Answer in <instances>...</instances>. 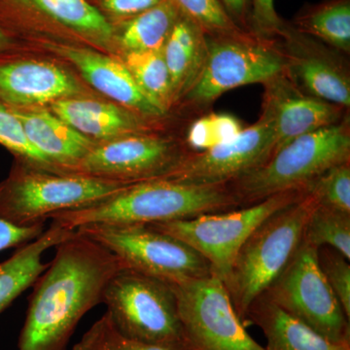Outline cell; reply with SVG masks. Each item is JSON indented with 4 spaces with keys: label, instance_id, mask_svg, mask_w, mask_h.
Returning <instances> with one entry per match:
<instances>
[{
    "label": "cell",
    "instance_id": "cell-25",
    "mask_svg": "<svg viewBox=\"0 0 350 350\" xmlns=\"http://www.w3.org/2000/svg\"><path fill=\"white\" fill-rule=\"evenodd\" d=\"M140 91L163 112L174 107L172 80L163 49L122 56Z\"/></svg>",
    "mask_w": 350,
    "mask_h": 350
},
{
    "label": "cell",
    "instance_id": "cell-31",
    "mask_svg": "<svg viewBox=\"0 0 350 350\" xmlns=\"http://www.w3.org/2000/svg\"><path fill=\"white\" fill-rule=\"evenodd\" d=\"M0 145L12 152L23 165L57 172L49 161L29 144L19 118L12 108L2 101H0Z\"/></svg>",
    "mask_w": 350,
    "mask_h": 350
},
{
    "label": "cell",
    "instance_id": "cell-6",
    "mask_svg": "<svg viewBox=\"0 0 350 350\" xmlns=\"http://www.w3.org/2000/svg\"><path fill=\"white\" fill-rule=\"evenodd\" d=\"M75 231L112 253L124 269L172 285L213 273L194 248L149 225H88Z\"/></svg>",
    "mask_w": 350,
    "mask_h": 350
},
{
    "label": "cell",
    "instance_id": "cell-35",
    "mask_svg": "<svg viewBox=\"0 0 350 350\" xmlns=\"http://www.w3.org/2000/svg\"><path fill=\"white\" fill-rule=\"evenodd\" d=\"M96 8L113 24L135 17L153 8L163 0H94Z\"/></svg>",
    "mask_w": 350,
    "mask_h": 350
},
{
    "label": "cell",
    "instance_id": "cell-20",
    "mask_svg": "<svg viewBox=\"0 0 350 350\" xmlns=\"http://www.w3.org/2000/svg\"><path fill=\"white\" fill-rule=\"evenodd\" d=\"M68 29L100 51L116 52L113 25L88 0H5Z\"/></svg>",
    "mask_w": 350,
    "mask_h": 350
},
{
    "label": "cell",
    "instance_id": "cell-30",
    "mask_svg": "<svg viewBox=\"0 0 350 350\" xmlns=\"http://www.w3.org/2000/svg\"><path fill=\"white\" fill-rule=\"evenodd\" d=\"M243 129L241 122L234 115L211 113L191 124L185 144L192 152L207 150L230 142Z\"/></svg>",
    "mask_w": 350,
    "mask_h": 350
},
{
    "label": "cell",
    "instance_id": "cell-2",
    "mask_svg": "<svg viewBox=\"0 0 350 350\" xmlns=\"http://www.w3.org/2000/svg\"><path fill=\"white\" fill-rule=\"evenodd\" d=\"M228 185L197 186L169 178L135 182L93 206L52 214L68 230L83 226L154 225L239 208Z\"/></svg>",
    "mask_w": 350,
    "mask_h": 350
},
{
    "label": "cell",
    "instance_id": "cell-26",
    "mask_svg": "<svg viewBox=\"0 0 350 350\" xmlns=\"http://www.w3.org/2000/svg\"><path fill=\"white\" fill-rule=\"evenodd\" d=\"M301 31L321 39L338 51L350 52V4L336 0L315 9L298 22Z\"/></svg>",
    "mask_w": 350,
    "mask_h": 350
},
{
    "label": "cell",
    "instance_id": "cell-10",
    "mask_svg": "<svg viewBox=\"0 0 350 350\" xmlns=\"http://www.w3.org/2000/svg\"><path fill=\"white\" fill-rule=\"evenodd\" d=\"M262 295L331 342L350 345V320L319 268L317 248L303 239Z\"/></svg>",
    "mask_w": 350,
    "mask_h": 350
},
{
    "label": "cell",
    "instance_id": "cell-17",
    "mask_svg": "<svg viewBox=\"0 0 350 350\" xmlns=\"http://www.w3.org/2000/svg\"><path fill=\"white\" fill-rule=\"evenodd\" d=\"M50 110L96 144L149 130V119L117 103L85 94L55 101Z\"/></svg>",
    "mask_w": 350,
    "mask_h": 350
},
{
    "label": "cell",
    "instance_id": "cell-11",
    "mask_svg": "<svg viewBox=\"0 0 350 350\" xmlns=\"http://www.w3.org/2000/svg\"><path fill=\"white\" fill-rule=\"evenodd\" d=\"M172 287L188 350H266L246 331L218 276L211 273Z\"/></svg>",
    "mask_w": 350,
    "mask_h": 350
},
{
    "label": "cell",
    "instance_id": "cell-28",
    "mask_svg": "<svg viewBox=\"0 0 350 350\" xmlns=\"http://www.w3.org/2000/svg\"><path fill=\"white\" fill-rule=\"evenodd\" d=\"M72 350H188L185 345H158L126 337L107 312L83 335Z\"/></svg>",
    "mask_w": 350,
    "mask_h": 350
},
{
    "label": "cell",
    "instance_id": "cell-12",
    "mask_svg": "<svg viewBox=\"0 0 350 350\" xmlns=\"http://www.w3.org/2000/svg\"><path fill=\"white\" fill-rule=\"evenodd\" d=\"M190 152L186 144L152 133L126 135L96 144L72 174L124 183L163 178Z\"/></svg>",
    "mask_w": 350,
    "mask_h": 350
},
{
    "label": "cell",
    "instance_id": "cell-27",
    "mask_svg": "<svg viewBox=\"0 0 350 350\" xmlns=\"http://www.w3.org/2000/svg\"><path fill=\"white\" fill-rule=\"evenodd\" d=\"M301 239L315 248L329 246L350 260V213L315 206Z\"/></svg>",
    "mask_w": 350,
    "mask_h": 350
},
{
    "label": "cell",
    "instance_id": "cell-7",
    "mask_svg": "<svg viewBox=\"0 0 350 350\" xmlns=\"http://www.w3.org/2000/svg\"><path fill=\"white\" fill-rule=\"evenodd\" d=\"M113 324L126 337L158 345H185L170 283L122 269L103 290V301Z\"/></svg>",
    "mask_w": 350,
    "mask_h": 350
},
{
    "label": "cell",
    "instance_id": "cell-16",
    "mask_svg": "<svg viewBox=\"0 0 350 350\" xmlns=\"http://www.w3.org/2000/svg\"><path fill=\"white\" fill-rule=\"evenodd\" d=\"M85 92L75 76L57 64L36 59L0 63V101L12 109H39Z\"/></svg>",
    "mask_w": 350,
    "mask_h": 350
},
{
    "label": "cell",
    "instance_id": "cell-34",
    "mask_svg": "<svg viewBox=\"0 0 350 350\" xmlns=\"http://www.w3.org/2000/svg\"><path fill=\"white\" fill-rule=\"evenodd\" d=\"M251 25L254 36L262 39L280 34L285 27L275 8V0H251Z\"/></svg>",
    "mask_w": 350,
    "mask_h": 350
},
{
    "label": "cell",
    "instance_id": "cell-1",
    "mask_svg": "<svg viewBox=\"0 0 350 350\" xmlns=\"http://www.w3.org/2000/svg\"><path fill=\"white\" fill-rule=\"evenodd\" d=\"M56 247L33 284L18 350H68L76 327L101 304L108 282L124 269L112 253L76 231Z\"/></svg>",
    "mask_w": 350,
    "mask_h": 350
},
{
    "label": "cell",
    "instance_id": "cell-8",
    "mask_svg": "<svg viewBox=\"0 0 350 350\" xmlns=\"http://www.w3.org/2000/svg\"><path fill=\"white\" fill-rule=\"evenodd\" d=\"M282 48L268 39L239 33L207 36V54L199 77L181 101L206 107L236 88L265 83L286 71Z\"/></svg>",
    "mask_w": 350,
    "mask_h": 350
},
{
    "label": "cell",
    "instance_id": "cell-29",
    "mask_svg": "<svg viewBox=\"0 0 350 350\" xmlns=\"http://www.w3.org/2000/svg\"><path fill=\"white\" fill-rule=\"evenodd\" d=\"M317 206L350 213V162L340 163L304 187Z\"/></svg>",
    "mask_w": 350,
    "mask_h": 350
},
{
    "label": "cell",
    "instance_id": "cell-18",
    "mask_svg": "<svg viewBox=\"0 0 350 350\" xmlns=\"http://www.w3.org/2000/svg\"><path fill=\"white\" fill-rule=\"evenodd\" d=\"M282 36L287 38L288 75L305 93L338 107H350V79L347 70L336 59L319 51L308 49L286 29Z\"/></svg>",
    "mask_w": 350,
    "mask_h": 350
},
{
    "label": "cell",
    "instance_id": "cell-9",
    "mask_svg": "<svg viewBox=\"0 0 350 350\" xmlns=\"http://www.w3.org/2000/svg\"><path fill=\"white\" fill-rule=\"evenodd\" d=\"M304 194V188L288 191L251 206L149 226L194 248L209 262L211 273L225 283L234 258L248 237L267 218Z\"/></svg>",
    "mask_w": 350,
    "mask_h": 350
},
{
    "label": "cell",
    "instance_id": "cell-5",
    "mask_svg": "<svg viewBox=\"0 0 350 350\" xmlns=\"http://www.w3.org/2000/svg\"><path fill=\"white\" fill-rule=\"evenodd\" d=\"M131 183L23 165L0 183V217L17 226L45 223L52 214L93 206Z\"/></svg>",
    "mask_w": 350,
    "mask_h": 350
},
{
    "label": "cell",
    "instance_id": "cell-3",
    "mask_svg": "<svg viewBox=\"0 0 350 350\" xmlns=\"http://www.w3.org/2000/svg\"><path fill=\"white\" fill-rule=\"evenodd\" d=\"M315 206L305 192L267 218L239 248L225 285L243 324L251 305L273 284L300 245Z\"/></svg>",
    "mask_w": 350,
    "mask_h": 350
},
{
    "label": "cell",
    "instance_id": "cell-24",
    "mask_svg": "<svg viewBox=\"0 0 350 350\" xmlns=\"http://www.w3.org/2000/svg\"><path fill=\"white\" fill-rule=\"evenodd\" d=\"M180 11L172 0L142 14L113 24L115 49L122 56L163 49Z\"/></svg>",
    "mask_w": 350,
    "mask_h": 350
},
{
    "label": "cell",
    "instance_id": "cell-33",
    "mask_svg": "<svg viewBox=\"0 0 350 350\" xmlns=\"http://www.w3.org/2000/svg\"><path fill=\"white\" fill-rule=\"evenodd\" d=\"M317 261L327 282L350 320V264L342 253L329 247L317 248Z\"/></svg>",
    "mask_w": 350,
    "mask_h": 350
},
{
    "label": "cell",
    "instance_id": "cell-32",
    "mask_svg": "<svg viewBox=\"0 0 350 350\" xmlns=\"http://www.w3.org/2000/svg\"><path fill=\"white\" fill-rule=\"evenodd\" d=\"M181 14L190 18L209 36L244 32L225 10L220 0H172Z\"/></svg>",
    "mask_w": 350,
    "mask_h": 350
},
{
    "label": "cell",
    "instance_id": "cell-37",
    "mask_svg": "<svg viewBox=\"0 0 350 350\" xmlns=\"http://www.w3.org/2000/svg\"><path fill=\"white\" fill-rule=\"evenodd\" d=\"M220 1L230 17L237 25H238V22H243L250 0H220Z\"/></svg>",
    "mask_w": 350,
    "mask_h": 350
},
{
    "label": "cell",
    "instance_id": "cell-22",
    "mask_svg": "<svg viewBox=\"0 0 350 350\" xmlns=\"http://www.w3.org/2000/svg\"><path fill=\"white\" fill-rule=\"evenodd\" d=\"M75 234V230L52 222L38 238L20 246L12 256L0 262V313L32 286L49 267L48 262L42 261L44 253Z\"/></svg>",
    "mask_w": 350,
    "mask_h": 350
},
{
    "label": "cell",
    "instance_id": "cell-13",
    "mask_svg": "<svg viewBox=\"0 0 350 350\" xmlns=\"http://www.w3.org/2000/svg\"><path fill=\"white\" fill-rule=\"evenodd\" d=\"M273 120L262 110L253 125L213 148L188 154L163 178L197 186L228 185L257 169L275 153Z\"/></svg>",
    "mask_w": 350,
    "mask_h": 350
},
{
    "label": "cell",
    "instance_id": "cell-14",
    "mask_svg": "<svg viewBox=\"0 0 350 350\" xmlns=\"http://www.w3.org/2000/svg\"><path fill=\"white\" fill-rule=\"evenodd\" d=\"M262 85V110L271 115L275 126V153L295 138L334 125L345 117L344 108L305 93L287 70Z\"/></svg>",
    "mask_w": 350,
    "mask_h": 350
},
{
    "label": "cell",
    "instance_id": "cell-15",
    "mask_svg": "<svg viewBox=\"0 0 350 350\" xmlns=\"http://www.w3.org/2000/svg\"><path fill=\"white\" fill-rule=\"evenodd\" d=\"M44 47L75 66L88 84L113 103L149 120L167 115L140 91L121 59L101 51L68 44L47 42Z\"/></svg>",
    "mask_w": 350,
    "mask_h": 350
},
{
    "label": "cell",
    "instance_id": "cell-21",
    "mask_svg": "<svg viewBox=\"0 0 350 350\" xmlns=\"http://www.w3.org/2000/svg\"><path fill=\"white\" fill-rule=\"evenodd\" d=\"M261 329L266 350H350L349 345L336 344L303 322L288 314L262 295L251 305L245 324Z\"/></svg>",
    "mask_w": 350,
    "mask_h": 350
},
{
    "label": "cell",
    "instance_id": "cell-38",
    "mask_svg": "<svg viewBox=\"0 0 350 350\" xmlns=\"http://www.w3.org/2000/svg\"><path fill=\"white\" fill-rule=\"evenodd\" d=\"M9 46H10V39L3 29L0 27V53L8 49Z\"/></svg>",
    "mask_w": 350,
    "mask_h": 350
},
{
    "label": "cell",
    "instance_id": "cell-4",
    "mask_svg": "<svg viewBox=\"0 0 350 350\" xmlns=\"http://www.w3.org/2000/svg\"><path fill=\"white\" fill-rule=\"evenodd\" d=\"M350 162L349 117L295 138L266 163L228 184L239 207L298 190L327 170Z\"/></svg>",
    "mask_w": 350,
    "mask_h": 350
},
{
    "label": "cell",
    "instance_id": "cell-23",
    "mask_svg": "<svg viewBox=\"0 0 350 350\" xmlns=\"http://www.w3.org/2000/svg\"><path fill=\"white\" fill-rule=\"evenodd\" d=\"M174 103L181 101L199 77L207 54V34L180 13L163 47Z\"/></svg>",
    "mask_w": 350,
    "mask_h": 350
},
{
    "label": "cell",
    "instance_id": "cell-19",
    "mask_svg": "<svg viewBox=\"0 0 350 350\" xmlns=\"http://www.w3.org/2000/svg\"><path fill=\"white\" fill-rule=\"evenodd\" d=\"M29 144L59 174H72L96 142L75 130L51 110H15Z\"/></svg>",
    "mask_w": 350,
    "mask_h": 350
},
{
    "label": "cell",
    "instance_id": "cell-36",
    "mask_svg": "<svg viewBox=\"0 0 350 350\" xmlns=\"http://www.w3.org/2000/svg\"><path fill=\"white\" fill-rule=\"evenodd\" d=\"M45 223L31 226H17L0 217V251L20 247L38 238L44 231Z\"/></svg>",
    "mask_w": 350,
    "mask_h": 350
}]
</instances>
